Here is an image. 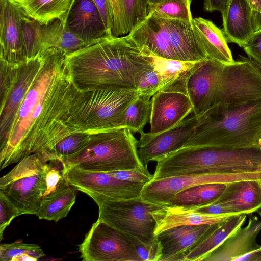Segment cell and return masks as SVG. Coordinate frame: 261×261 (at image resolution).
<instances>
[{
    "mask_svg": "<svg viewBox=\"0 0 261 261\" xmlns=\"http://www.w3.org/2000/svg\"><path fill=\"white\" fill-rule=\"evenodd\" d=\"M40 23L30 17L27 13L21 21L22 38L26 57L31 58L39 51L38 34Z\"/></svg>",
    "mask_w": 261,
    "mask_h": 261,
    "instance_id": "e575fe53",
    "label": "cell"
},
{
    "mask_svg": "<svg viewBox=\"0 0 261 261\" xmlns=\"http://www.w3.org/2000/svg\"><path fill=\"white\" fill-rule=\"evenodd\" d=\"M252 62H253V63H254V64H255V65H256L258 67V68H259V69L260 70V71H261V66H259V65H257L256 63H255V62H254L253 61H252Z\"/></svg>",
    "mask_w": 261,
    "mask_h": 261,
    "instance_id": "681fc988",
    "label": "cell"
},
{
    "mask_svg": "<svg viewBox=\"0 0 261 261\" xmlns=\"http://www.w3.org/2000/svg\"><path fill=\"white\" fill-rule=\"evenodd\" d=\"M20 215L17 208L0 193V240L3 238L4 230L13 219Z\"/></svg>",
    "mask_w": 261,
    "mask_h": 261,
    "instance_id": "74e56055",
    "label": "cell"
},
{
    "mask_svg": "<svg viewBox=\"0 0 261 261\" xmlns=\"http://www.w3.org/2000/svg\"><path fill=\"white\" fill-rule=\"evenodd\" d=\"M63 174L67 182L90 197L97 204L105 200L129 199L141 196L145 184L119 180L108 173L64 167Z\"/></svg>",
    "mask_w": 261,
    "mask_h": 261,
    "instance_id": "30bf717a",
    "label": "cell"
},
{
    "mask_svg": "<svg viewBox=\"0 0 261 261\" xmlns=\"http://www.w3.org/2000/svg\"><path fill=\"white\" fill-rule=\"evenodd\" d=\"M252 10V25L254 33L261 31V0H255Z\"/></svg>",
    "mask_w": 261,
    "mask_h": 261,
    "instance_id": "7bdbcfd3",
    "label": "cell"
},
{
    "mask_svg": "<svg viewBox=\"0 0 261 261\" xmlns=\"http://www.w3.org/2000/svg\"><path fill=\"white\" fill-rule=\"evenodd\" d=\"M65 25L86 46L110 36L100 12L93 0H74Z\"/></svg>",
    "mask_w": 261,
    "mask_h": 261,
    "instance_id": "ac0fdd59",
    "label": "cell"
},
{
    "mask_svg": "<svg viewBox=\"0 0 261 261\" xmlns=\"http://www.w3.org/2000/svg\"><path fill=\"white\" fill-rule=\"evenodd\" d=\"M225 183L200 184L185 189L175 195L168 205L195 206L217 199L226 187Z\"/></svg>",
    "mask_w": 261,
    "mask_h": 261,
    "instance_id": "f546056e",
    "label": "cell"
},
{
    "mask_svg": "<svg viewBox=\"0 0 261 261\" xmlns=\"http://www.w3.org/2000/svg\"><path fill=\"white\" fill-rule=\"evenodd\" d=\"M229 0H204L203 9L207 12H212L215 11L221 13L226 9Z\"/></svg>",
    "mask_w": 261,
    "mask_h": 261,
    "instance_id": "b9f144b4",
    "label": "cell"
},
{
    "mask_svg": "<svg viewBox=\"0 0 261 261\" xmlns=\"http://www.w3.org/2000/svg\"><path fill=\"white\" fill-rule=\"evenodd\" d=\"M251 6V7H252V9L254 8V6H255V0H248Z\"/></svg>",
    "mask_w": 261,
    "mask_h": 261,
    "instance_id": "7dc6e473",
    "label": "cell"
},
{
    "mask_svg": "<svg viewBox=\"0 0 261 261\" xmlns=\"http://www.w3.org/2000/svg\"><path fill=\"white\" fill-rule=\"evenodd\" d=\"M152 110V97L139 95L127 108L124 126L132 132L140 133L150 122Z\"/></svg>",
    "mask_w": 261,
    "mask_h": 261,
    "instance_id": "4dcf8cb0",
    "label": "cell"
},
{
    "mask_svg": "<svg viewBox=\"0 0 261 261\" xmlns=\"http://www.w3.org/2000/svg\"><path fill=\"white\" fill-rule=\"evenodd\" d=\"M113 18L112 35L125 36L147 16L148 0H108Z\"/></svg>",
    "mask_w": 261,
    "mask_h": 261,
    "instance_id": "cb8c5ba5",
    "label": "cell"
},
{
    "mask_svg": "<svg viewBox=\"0 0 261 261\" xmlns=\"http://www.w3.org/2000/svg\"><path fill=\"white\" fill-rule=\"evenodd\" d=\"M122 181L146 184L153 178V175L137 169L122 170L107 172Z\"/></svg>",
    "mask_w": 261,
    "mask_h": 261,
    "instance_id": "f35d334b",
    "label": "cell"
},
{
    "mask_svg": "<svg viewBox=\"0 0 261 261\" xmlns=\"http://www.w3.org/2000/svg\"><path fill=\"white\" fill-rule=\"evenodd\" d=\"M130 236L140 261H160L163 255V246L158 236L149 242H143Z\"/></svg>",
    "mask_w": 261,
    "mask_h": 261,
    "instance_id": "d590c367",
    "label": "cell"
},
{
    "mask_svg": "<svg viewBox=\"0 0 261 261\" xmlns=\"http://www.w3.org/2000/svg\"><path fill=\"white\" fill-rule=\"evenodd\" d=\"M38 43L40 51L57 48L66 55L86 47L84 42L71 33L59 20L47 25L40 24Z\"/></svg>",
    "mask_w": 261,
    "mask_h": 261,
    "instance_id": "4316f807",
    "label": "cell"
},
{
    "mask_svg": "<svg viewBox=\"0 0 261 261\" xmlns=\"http://www.w3.org/2000/svg\"><path fill=\"white\" fill-rule=\"evenodd\" d=\"M159 78L154 67L140 77L136 90L140 95L152 97L159 90Z\"/></svg>",
    "mask_w": 261,
    "mask_h": 261,
    "instance_id": "8d00e7d4",
    "label": "cell"
},
{
    "mask_svg": "<svg viewBox=\"0 0 261 261\" xmlns=\"http://www.w3.org/2000/svg\"><path fill=\"white\" fill-rule=\"evenodd\" d=\"M138 143L126 127L92 133L80 151L62 159L63 166L106 173L131 169L149 172L139 157Z\"/></svg>",
    "mask_w": 261,
    "mask_h": 261,
    "instance_id": "5b68a950",
    "label": "cell"
},
{
    "mask_svg": "<svg viewBox=\"0 0 261 261\" xmlns=\"http://www.w3.org/2000/svg\"><path fill=\"white\" fill-rule=\"evenodd\" d=\"M149 5H154L159 3L164 0H148Z\"/></svg>",
    "mask_w": 261,
    "mask_h": 261,
    "instance_id": "bcb514c9",
    "label": "cell"
},
{
    "mask_svg": "<svg viewBox=\"0 0 261 261\" xmlns=\"http://www.w3.org/2000/svg\"><path fill=\"white\" fill-rule=\"evenodd\" d=\"M75 190L64 177L54 191L43 197L36 215L56 222L65 218L75 202Z\"/></svg>",
    "mask_w": 261,
    "mask_h": 261,
    "instance_id": "d4e9b609",
    "label": "cell"
},
{
    "mask_svg": "<svg viewBox=\"0 0 261 261\" xmlns=\"http://www.w3.org/2000/svg\"><path fill=\"white\" fill-rule=\"evenodd\" d=\"M151 57L159 75V91L180 92L188 96L190 76L206 60L185 61Z\"/></svg>",
    "mask_w": 261,
    "mask_h": 261,
    "instance_id": "603a6c76",
    "label": "cell"
},
{
    "mask_svg": "<svg viewBox=\"0 0 261 261\" xmlns=\"http://www.w3.org/2000/svg\"><path fill=\"white\" fill-rule=\"evenodd\" d=\"M191 0H164L149 5L147 15L167 19L192 22Z\"/></svg>",
    "mask_w": 261,
    "mask_h": 261,
    "instance_id": "1f68e13d",
    "label": "cell"
},
{
    "mask_svg": "<svg viewBox=\"0 0 261 261\" xmlns=\"http://www.w3.org/2000/svg\"><path fill=\"white\" fill-rule=\"evenodd\" d=\"M31 18L43 25L59 20L65 25L74 0H15Z\"/></svg>",
    "mask_w": 261,
    "mask_h": 261,
    "instance_id": "f1b7e54d",
    "label": "cell"
},
{
    "mask_svg": "<svg viewBox=\"0 0 261 261\" xmlns=\"http://www.w3.org/2000/svg\"><path fill=\"white\" fill-rule=\"evenodd\" d=\"M37 260L35 258L27 255H22L19 257H18L14 259L13 261H36Z\"/></svg>",
    "mask_w": 261,
    "mask_h": 261,
    "instance_id": "f6af8a7d",
    "label": "cell"
},
{
    "mask_svg": "<svg viewBox=\"0 0 261 261\" xmlns=\"http://www.w3.org/2000/svg\"><path fill=\"white\" fill-rule=\"evenodd\" d=\"M243 48L249 59L261 66V31L254 33Z\"/></svg>",
    "mask_w": 261,
    "mask_h": 261,
    "instance_id": "ab89813d",
    "label": "cell"
},
{
    "mask_svg": "<svg viewBox=\"0 0 261 261\" xmlns=\"http://www.w3.org/2000/svg\"><path fill=\"white\" fill-rule=\"evenodd\" d=\"M69 74L81 90L135 89L142 75L154 68L152 57L142 53L127 35L103 37L66 55Z\"/></svg>",
    "mask_w": 261,
    "mask_h": 261,
    "instance_id": "7a4b0ae2",
    "label": "cell"
},
{
    "mask_svg": "<svg viewBox=\"0 0 261 261\" xmlns=\"http://www.w3.org/2000/svg\"><path fill=\"white\" fill-rule=\"evenodd\" d=\"M247 179L261 180V172L204 173L151 180L144 185L141 197L147 202L167 206L175 194L192 186L208 183L228 184Z\"/></svg>",
    "mask_w": 261,
    "mask_h": 261,
    "instance_id": "8fae6325",
    "label": "cell"
},
{
    "mask_svg": "<svg viewBox=\"0 0 261 261\" xmlns=\"http://www.w3.org/2000/svg\"><path fill=\"white\" fill-rule=\"evenodd\" d=\"M24 254L30 255L37 260L45 256L41 247L35 244L15 242L0 245L1 261H13L15 258Z\"/></svg>",
    "mask_w": 261,
    "mask_h": 261,
    "instance_id": "836d02e7",
    "label": "cell"
},
{
    "mask_svg": "<svg viewBox=\"0 0 261 261\" xmlns=\"http://www.w3.org/2000/svg\"><path fill=\"white\" fill-rule=\"evenodd\" d=\"M248 261H261V246L251 255Z\"/></svg>",
    "mask_w": 261,
    "mask_h": 261,
    "instance_id": "ee69618b",
    "label": "cell"
},
{
    "mask_svg": "<svg viewBox=\"0 0 261 261\" xmlns=\"http://www.w3.org/2000/svg\"><path fill=\"white\" fill-rule=\"evenodd\" d=\"M45 50L27 58L6 95L0 99V140L6 135L12 121L44 61Z\"/></svg>",
    "mask_w": 261,
    "mask_h": 261,
    "instance_id": "4fadbf2b",
    "label": "cell"
},
{
    "mask_svg": "<svg viewBox=\"0 0 261 261\" xmlns=\"http://www.w3.org/2000/svg\"><path fill=\"white\" fill-rule=\"evenodd\" d=\"M126 35L144 55L178 60L165 19L147 15Z\"/></svg>",
    "mask_w": 261,
    "mask_h": 261,
    "instance_id": "9a60e30c",
    "label": "cell"
},
{
    "mask_svg": "<svg viewBox=\"0 0 261 261\" xmlns=\"http://www.w3.org/2000/svg\"><path fill=\"white\" fill-rule=\"evenodd\" d=\"M192 23L208 59L224 62L234 61L222 30L211 21L202 17L193 19Z\"/></svg>",
    "mask_w": 261,
    "mask_h": 261,
    "instance_id": "484cf974",
    "label": "cell"
},
{
    "mask_svg": "<svg viewBox=\"0 0 261 261\" xmlns=\"http://www.w3.org/2000/svg\"><path fill=\"white\" fill-rule=\"evenodd\" d=\"M258 215L261 217V208H259L257 212H256Z\"/></svg>",
    "mask_w": 261,
    "mask_h": 261,
    "instance_id": "c3c4849f",
    "label": "cell"
},
{
    "mask_svg": "<svg viewBox=\"0 0 261 261\" xmlns=\"http://www.w3.org/2000/svg\"><path fill=\"white\" fill-rule=\"evenodd\" d=\"M50 166L45 153H33L0 178V193L17 208L20 215H36L47 190L46 175Z\"/></svg>",
    "mask_w": 261,
    "mask_h": 261,
    "instance_id": "52a82bcc",
    "label": "cell"
},
{
    "mask_svg": "<svg viewBox=\"0 0 261 261\" xmlns=\"http://www.w3.org/2000/svg\"><path fill=\"white\" fill-rule=\"evenodd\" d=\"M260 230L261 220L251 214L247 225L237 229L204 260L248 261L261 246L256 240Z\"/></svg>",
    "mask_w": 261,
    "mask_h": 261,
    "instance_id": "e0dca14e",
    "label": "cell"
},
{
    "mask_svg": "<svg viewBox=\"0 0 261 261\" xmlns=\"http://www.w3.org/2000/svg\"><path fill=\"white\" fill-rule=\"evenodd\" d=\"M197 121V117L190 114L174 127L159 134L141 132L138 153L143 165L147 167L149 162L182 148L193 135Z\"/></svg>",
    "mask_w": 261,
    "mask_h": 261,
    "instance_id": "7c38bea8",
    "label": "cell"
},
{
    "mask_svg": "<svg viewBox=\"0 0 261 261\" xmlns=\"http://www.w3.org/2000/svg\"><path fill=\"white\" fill-rule=\"evenodd\" d=\"M84 261H140L130 236L98 219L79 245Z\"/></svg>",
    "mask_w": 261,
    "mask_h": 261,
    "instance_id": "9c48e42d",
    "label": "cell"
},
{
    "mask_svg": "<svg viewBox=\"0 0 261 261\" xmlns=\"http://www.w3.org/2000/svg\"><path fill=\"white\" fill-rule=\"evenodd\" d=\"M160 178L204 173L261 172V142L242 148H181L156 160Z\"/></svg>",
    "mask_w": 261,
    "mask_h": 261,
    "instance_id": "277c9868",
    "label": "cell"
},
{
    "mask_svg": "<svg viewBox=\"0 0 261 261\" xmlns=\"http://www.w3.org/2000/svg\"><path fill=\"white\" fill-rule=\"evenodd\" d=\"M193 109L188 95L159 91L152 97L150 129L147 133L155 135L174 127L187 118Z\"/></svg>",
    "mask_w": 261,
    "mask_h": 261,
    "instance_id": "2e32d148",
    "label": "cell"
},
{
    "mask_svg": "<svg viewBox=\"0 0 261 261\" xmlns=\"http://www.w3.org/2000/svg\"><path fill=\"white\" fill-rule=\"evenodd\" d=\"M97 205L98 219L143 242L150 241L155 236L156 223L151 213L163 206L144 201L141 196L105 200Z\"/></svg>",
    "mask_w": 261,
    "mask_h": 261,
    "instance_id": "ba28073f",
    "label": "cell"
},
{
    "mask_svg": "<svg viewBox=\"0 0 261 261\" xmlns=\"http://www.w3.org/2000/svg\"><path fill=\"white\" fill-rule=\"evenodd\" d=\"M182 148H242L261 142V99L237 106L215 105L197 117Z\"/></svg>",
    "mask_w": 261,
    "mask_h": 261,
    "instance_id": "3957f363",
    "label": "cell"
},
{
    "mask_svg": "<svg viewBox=\"0 0 261 261\" xmlns=\"http://www.w3.org/2000/svg\"><path fill=\"white\" fill-rule=\"evenodd\" d=\"M214 201L234 215L256 212L261 208V180L228 183L222 194Z\"/></svg>",
    "mask_w": 261,
    "mask_h": 261,
    "instance_id": "ffe728a7",
    "label": "cell"
},
{
    "mask_svg": "<svg viewBox=\"0 0 261 261\" xmlns=\"http://www.w3.org/2000/svg\"><path fill=\"white\" fill-rule=\"evenodd\" d=\"M246 216L245 214L234 215L220 223L212 232L185 256L184 261L204 260L229 236L242 226Z\"/></svg>",
    "mask_w": 261,
    "mask_h": 261,
    "instance_id": "83f0119b",
    "label": "cell"
},
{
    "mask_svg": "<svg viewBox=\"0 0 261 261\" xmlns=\"http://www.w3.org/2000/svg\"><path fill=\"white\" fill-rule=\"evenodd\" d=\"M98 7L109 35H112L113 18L111 9L108 0H93Z\"/></svg>",
    "mask_w": 261,
    "mask_h": 261,
    "instance_id": "60d3db41",
    "label": "cell"
},
{
    "mask_svg": "<svg viewBox=\"0 0 261 261\" xmlns=\"http://www.w3.org/2000/svg\"><path fill=\"white\" fill-rule=\"evenodd\" d=\"M223 32L227 42L243 47L254 33L252 7L248 0H229L222 14Z\"/></svg>",
    "mask_w": 261,
    "mask_h": 261,
    "instance_id": "7402d4cb",
    "label": "cell"
},
{
    "mask_svg": "<svg viewBox=\"0 0 261 261\" xmlns=\"http://www.w3.org/2000/svg\"><path fill=\"white\" fill-rule=\"evenodd\" d=\"M151 214L156 223L154 236L181 226L220 223L233 216L204 214L189 207L172 205L163 206Z\"/></svg>",
    "mask_w": 261,
    "mask_h": 261,
    "instance_id": "44dd1931",
    "label": "cell"
},
{
    "mask_svg": "<svg viewBox=\"0 0 261 261\" xmlns=\"http://www.w3.org/2000/svg\"><path fill=\"white\" fill-rule=\"evenodd\" d=\"M220 223L181 226L159 233L157 236L163 246L160 261H184L185 256Z\"/></svg>",
    "mask_w": 261,
    "mask_h": 261,
    "instance_id": "d6986e66",
    "label": "cell"
},
{
    "mask_svg": "<svg viewBox=\"0 0 261 261\" xmlns=\"http://www.w3.org/2000/svg\"><path fill=\"white\" fill-rule=\"evenodd\" d=\"M25 13L15 0H0V58L12 63L20 64L27 59L21 31Z\"/></svg>",
    "mask_w": 261,
    "mask_h": 261,
    "instance_id": "5bb4252c",
    "label": "cell"
},
{
    "mask_svg": "<svg viewBox=\"0 0 261 261\" xmlns=\"http://www.w3.org/2000/svg\"><path fill=\"white\" fill-rule=\"evenodd\" d=\"M65 56L57 48L45 50L43 65L0 140L1 170L31 154L48 152L76 132L69 120L83 90L71 81Z\"/></svg>",
    "mask_w": 261,
    "mask_h": 261,
    "instance_id": "6da1fadb",
    "label": "cell"
},
{
    "mask_svg": "<svg viewBox=\"0 0 261 261\" xmlns=\"http://www.w3.org/2000/svg\"><path fill=\"white\" fill-rule=\"evenodd\" d=\"M139 95L135 89L83 90L73 107L69 123L75 132L90 133L125 127L126 110Z\"/></svg>",
    "mask_w": 261,
    "mask_h": 261,
    "instance_id": "8992f818",
    "label": "cell"
},
{
    "mask_svg": "<svg viewBox=\"0 0 261 261\" xmlns=\"http://www.w3.org/2000/svg\"><path fill=\"white\" fill-rule=\"evenodd\" d=\"M86 132H76L63 138L48 152L62 162L63 158L80 151L88 143L91 135Z\"/></svg>",
    "mask_w": 261,
    "mask_h": 261,
    "instance_id": "d6a6232c",
    "label": "cell"
}]
</instances>
